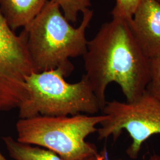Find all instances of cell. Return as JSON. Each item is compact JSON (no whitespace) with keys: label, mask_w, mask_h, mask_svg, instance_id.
<instances>
[{"label":"cell","mask_w":160,"mask_h":160,"mask_svg":"<svg viewBox=\"0 0 160 160\" xmlns=\"http://www.w3.org/2000/svg\"><path fill=\"white\" fill-rule=\"evenodd\" d=\"M83 57V76L92 87L101 110L107 102L106 88L112 82L120 87L127 102L135 100L146 90L149 59L125 20L113 18L103 24L88 42Z\"/></svg>","instance_id":"6da1fadb"},{"label":"cell","mask_w":160,"mask_h":160,"mask_svg":"<svg viewBox=\"0 0 160 160\" xmlns=\"http://www.w3.org/2000/svg\"><path fill=\"white\" fill-rule=\"evenodd\" d=\"M57 4L48 1L41 12L22 31L34 72L62 68L68 75L74 67L70 58L83 56L88 41L86 29L93 16L87 9L78 28H74Z\"/></svg>","instance_id":"7a4b0ae2"},{"label":"cell","mask_w":160,"mask_h":160,"mask_svg":"<svg viewBox=\"0 0 160 160\" xmlns=\"http://www.w3.org/2000/svg\"><path fill=\"white\" fill-rule=\"evenodd\" d=\"M107 117L79 114L20 119L16 123L17 141L47 148L63 160H85L98 154L96 147L86 138L96 132L97 125Z\"/></svg>","instance_id":"3957f363"},{"label":"cell","mask_w":160,"mask_h":160,"mask_svg":"<svg viewBox=\"0 0 160 160\" xmlns=\"http://www.w3.org/2000/svg\"><path fill=\"white\" fill-rule=\"evenodd\" d=\"M62 68L33 72L26 77L29 98L18 108L19 117L94 115L101 110L98 100L86 78L71 84Z\"/></svg>","instance_id":"277c9868"},{"label":"cell","mask_w":160,"mask_h":160,"mask_svg":"<svg viewBox=\"0 0 160 160\" xmlns=\"http://www.w3.org/2000/svg\"><path fill=\"white\" fill-rule=\"evenodd\" d=\"M107 118L97 129L98 139H118L126 131L132 139L126 154L132 159L138 157L142 144L149 138L160 134V101L146 90L132 102H108L102 110Z\"/></svg>","instance_id":"5b68a950"},{"label":"cell","mask_w":160,"mask_h":160,"mask_svg":"<svg viewBox=\"0 0 160 160\" xmlns=\"http://www.w3.org/2000/svg\"><path fill=\"white\" fill-rule=\"evenodd\" d=\"M33 72L24 35H16L0 12V112L18 108L29 98L26 78Z\"/></svg>","instance_id":"8992f818"},{"label":"cell","mask_w":160,"mask_h":160,"mask_svg":"<svg viewBox=\"0 0 160 160\" xmlns=\"http://www.w3.org/2000/svg\"><path fill=\"white\" fill-rule=\"evenodd\" d=\"M128 23L145 56L149 59L160 56V2L142 0Z\"/></svg>","instance_id":"52a82bcc"},{"label":"cell","mask_w":160,"mask_h":160,"mask_svg":"<svg viewBox=\"0 0 160 160\" xmlns=\"http://www.w3.org/2000/svg\"><path fill=\"white\" fill-rule=\"evenodd\" d=\"M48 0H0V12L10 28L15 31L29 25Z\"/></svg>","instance_id":"ba28073f"},{"label":"cell","mask_w":160,"mask_h":160,"mask_svg":"<svg viewBox=\"0 0 160 160\" xmlns=\"http://www.w3.org/2000/svg\"><path fill=\"white\" fill-rule=\"evenodd\" d=\"M2 139L9 154L14 160H63L50 150L21 143L11 137L2 138ZM97 155L85 160H97Z\"/></svg>","instance_id":"9c48e42d"},{"label":"cell","mask_w":160,"mask_h":160,"mask_svg":"<svg viewBox=\"0 0 160 160\" xmlns=\"http://www.w3.org/2000/svg\"><path fill=\"white\" fill-rule=\"evenodd\" d=\"M62 10L63 16L71 22L75 23L78 13L91 6V0H51Z\"/></svg>","instance_id":"30bf717a"},{"label":"cell","mask_w":160,"mask_h":160,"mask_svg":"<svg viewBox=\"0 0 160 160\" xmlns=\"http://www.w3.org/2000/svg\"><path fill=\"white\" fill-rule=\"evenodd\" d=\"M142 0H116L112 14L113 18L130 22Z\"/></svg>","instance_id":"8fae6325"},{"label":"cell","mask_w":160,"mask_h":160,"mask_svg":"<svg viewBox=\"0 0 160 160\" xmlns=\"http://www.w3.org/2000/svg\"><path fill=\"white\" fill-rule=\"evenodd\" d=\"M146 91L160 101V56L149 59V78Z\"/></svg>","instance_id":"7c38bea8"},{"label":"cell","mask_w":160,"mask_h":160,"mask_svg":"<svg viewBox=\"0 0 160 160\" xmlns=\"http://www.w3.org/2000/svg\"><path fill=\"white\" fill-rule=\"evenodd\" d=\"M97 160H108L106 157V154L97 155ZM149 160H160V155H158L154 154L152 155Z\"/></svg>","instance_id":"4fadbf2b"},{"label":"cell","mask_w":160,"mask_h":160,"mask_svg":"<svg viewBox=\"0 0 160 160\" xmlns=\"http://www.w3.org/2000/svg\"><path fill=\"white\" fill-rule=\"evenodd\" d=\"M0 160H8L6 159V157L1 153V152H0Z\"/></svg>","instance_id":"5bb4252c"},{"label":"cell","mask_w":160,"mask_h":160,"mask_svg":"<svg viewBox=\"0 0 160 160\" xmlns=\"http://www.w3.org/2000/svg\"><path fill=\"white\" fill-rule=\"evenodd\" d=\"M157 1H158V2L160 3V0H157Z\"/></svg>","instance_id":"9a60e30c"}]
</instances>
